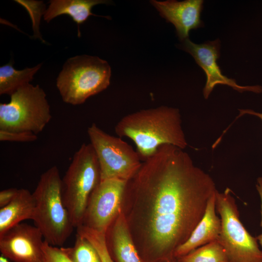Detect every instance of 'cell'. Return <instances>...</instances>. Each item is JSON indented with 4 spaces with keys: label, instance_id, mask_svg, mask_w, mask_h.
Here are the masks:
<instances>
[{
    "label": "cell",
    "instance_id": "cell-1",
    "mask_svg": "<svg viewBox=\"0 0 262 262\" xmlns=\"http://www.w3.org/2000/svg\"><path fill=\"white\" fill-rule=\"evenodd\" d=\"M216 190L212 177L176 146L163 145L143 161L123 197L131 201L125 217L143 262L175 259Z\"/></svg>",
    "mask_w": 262,
    "mask_h": 262
},
{
    "label": "cell",
    "instance_id": "cell-2",
    "mask_svg": "<svg viewBox=\"0 0 262 262\" xmlns=\"http://www.w3.org/2000/svg\"><path fill=\"white\" fill-rule=\"evenodd\" d=\"M115 131L135 144L143 161L152 156L161 146L171 145L184 149L188 145L178 109L166 106L144 109L123 116Z\"/></svg>",
    "mask_w": 262,
    "mask_h": 262
},
{
    "label": "cell",
    "instance_id": "cell-3",
    "mask_svg": "<svg viewBox=\"0 0 262 262\" xmlns=\"http://www.w3.org/2000/svg\"><path fill=\"white\" fill-rule=\"evenodd\" d=\"M33 195L35 203V226L49 245L62 246L74 227L64 203L62 179L56 166L41 175Z\"/></svg>",
    "mask_w": 262,
    "mask_h": 262
},
{
    "label": "cell",
    "instance_id": "cell-4",
    "mask_svg": "<svg viewBox=\"0 0 262 262\" xmlns=\"http://www.w3.org/2000/svg\"><path fill=\"white\" fill-rule=\"evenodd\" d=\"M111 76V67L106 61L97 56L78 55L65 62L56 86L64 102L79 105L106 89Z\"/></svg>",
    "mask_w": 262,
    "mask_h": 262
},
{
    "label": "cell",
    "instance_id": "cell-5",
    "mask_svg": "<svg viewBox=\"0 0 262 262\" xmlns=\"http://www.w3.org/2000/svg\"><path fill=\"white\" fill-rule=\"evenodd\" d=\"M98 158L92 145L83 144L62 179V196L74 227L82 225L90 197L100 182Z\"/></svg>",
    "mask_w": 262,
    "mask_h": 262
},
{
    "label": "cell",
    "instance_id": "cell-6",
    "mask_svg": "<svg viewBox=\"0 0 262 262\" xmlns=\"http://www.w3.org/2000/svg\"><path fill=\"white\" fill-rule=\"evenodd\" d=\"M51 118L50 106L38 85L26 84L10 96V101L0 104V130L41 132Z\"/></svg>",
    "mask_w": 262,
    "mask_h": 262
},
{
    "label": "cell",
    "instance_id": "cell-7",
    "mask_svg": "<svg viewBox=\"0 0 262 262\" xmlns=\"http://www.w3.org/2000/svg\"><path fill=\"white\" fill-rule=\"evenodd\" d=\"M231 193L229 188L223 192H215L216 210L221 223L217 240L225 250L228 262H262V250L257 239L242 223Z\"/></svg>",
    "mask_w": 262,
    "mask_h": 262
},
{
    "label": "cell",
    "instance_id": "cell-8",
    "mask_svg": "<svg viewBox=\"0 0 262 262\" xmlns=\"http://www.w3.org/2000/svg\"><path fill=\"white\" fill-rule=\"evenodd\" d=\"M87 133L98 158L101 180L128 181L138 172L142 163L131 145L119 137L107 133L95 123L88 128Z\"/></svg>",
    "mask_w": 262,
    "mask_h": 262
},
{
    "label": "cell",
    "instance_id": "cell-9",
    "mask_svg": "<svg viewBox=\"0 0 262 262\" xmlns=\"http://www.w3.org/2000/svg\"><path fill=\"white\" fill-rule=\"evenodd\" d=\"M127 181L116 179L100 180L90 197L82 225L106 233L121 212Z\"/></svg>",
    "mask_w": 262,
    "mask_h": 262
},
{
    "label": "cell",
    "instance_id": "cell-10",
    "mask_svg": "<svg viewBox=\"0 0 262 262\" xmlns=\"http://www.w3.org/2000/svg\"><path fill=\"white\" fill-rule=\"evenodd\" d=\"M220 47L219 40L208 41L200 44L193 43L189 38L182 41V49L193 57L206 74L207 80L203 91L204 98L207 99L214 87L218 84L227 85L240 92H262V87L260 85H240L234 80L229 78L222 74L217 63V60L220 55Z\"/></svg>",
    "mask_w": 262,
    "mask_h": 262
},
{
    "label": "cell",
    "instance_id": "cell-11",
    "mask_svg": "<svg viewBox=\"0 0 262 262\" xmlns=\"http://www.w3.org/2000/svg\"><path fill=\"white\" fill-rule=\"evenodd\" d=\"M44 240L35 226L20 223L0 235V251L13 262H45Z\"/></svg>",
    "mask_w": 262,
    "mask_h": 262
},
{
    "label": "cell",
    "instance_id": "cell-12",
    "mask_svg": "<svg viewBox=\"0 0 262 262\" xmlns=\"http://www.w3.org/2000/svg\"><path fill=\"white\" fill-rule=\"evenodd\" d=\"M150 2L162 17L174 25L178 36L182 42L189 38L191 30L203 25L200 19L203 4L202 0L181 1L152 0Z\"/></svg>",
    "mask_w": 262,
    "mask_h": 262
},
{
    "label": "cell",
    "instance_id": "cell-13",
    "mask_svg": "<svg viewBox=\"0 0 262 262\" xmlns=\"http://www.w3.org/2000/svg\"><path fill=\"white\" fill-rule=\"evenodd\" d=\"M215 192L208 202L202 218L196 225L189 238L175 250L174 256L176 259L182 257L197 248L218 240L221 232V223L220 218L216 213Z\"/></svg>",
    "mask_w": 262,
    "mask_h": 262
},
{
    "label": "cell",
    "instance_id": "cell-14",
    "mask_svg": "<svg viewBox=\"0 0 262 262\" xmlns=\"http://www.w3.org/2000/svg\"><path fill=\"white\" fill-rule=\"evenodd\" d=\"M35 203L28 190L19 189L14 199L0 209V235L27 219L33 220Z\"/></svg>",
    "mask_w": 262,
    "mask_h": 262
},
{
    "label": "cell",
    "instance_id": "cell-15",
    "mask_svg": "<svg viewBox=\"0 0 262 262\" xmlns=\"http://www.w3.org/2000/svg\"><path fill=\"white\" fill-rule=\"evenodd\" d=\"M44 13V19L47 22L62 15L69 16L76 23L78 36H81L80 25L85 22L90 16H98L92 13V8L99 4H108L106 0H51Z\"/></svg>",
    "mask_w": 262,
    "mask_h": 262
},
{
    "label": "cell",
    "instance_id": "cell-16",
    "mask_svg": "<svg viewBox=\"0 0 262 262\" xmlns=\"http://www.w3.org/2000/svg\"><path fill=\"white\" fill-rule=\"evenodd\" d=\"M112 249L116 262H143L130 233L123 212L115 219L112 231Z\"/></svg>",
    "mask_w": 262,
    "mask_h": 262
},
{
    "label": "cell",
    "instance_id": "cell-17",
    "mask_svg": "<svg viewBox=\"0 0 262 262\" xmlns=\"http://www.w3.org/2000/svg\"><path fill=\"white\" fill-rule=\"evenodd\" d=\"M42 64L31 68L16 70L9 63L0 67V94L11 96L18 89L30 83L34 74L41 68Z\"/></svg>",
    "mask_w": 262,
    "mask_h": 262
},
{
    "label": "cell",
    "instance_id": "cell-18",
    "mask_svg": "<svg viewBox=\"0 0 262 262\" xmlns=\"http://www.w3.org/2000/svg\"><path fill=\"white\" fill-rule=\"evenodd\" d=\"M177 259L178 262H228L225 250L218 240L197 248Z\"/></svg>",
    "mask_w": 262,
    "mask_h": 262
},
{
    "label": "cell",
    "instance_id": "cell-19",
    "mask_svg": "<svg viewBox=\"0 0 262 262\" xmlns=\"http://www.w3.org/2000/svg\"><path fill=\"white\" fill-rule=\"evenodd\" d=\"M62 248L74 262H101L94 247L86 239L78 234L73 247Z\"/></svg>",
    "mask_w": 262,
    "mask_h": 262
},
{
    "label": "cell",
    "instance_id": "cell-20",
    "mask_svg": "<svg viewBox=\"0 0 262 262\" xmlns=\"http://www.w3.org/2000/svg\"><path fill=\"white\" fill-rule=\"evenodd\" d=\"M77 229V234L86 239L96 249L101 262H115L108 249L106 233L98 231L83 225Z\"/></svg>",
    "mask_w": 262,
    "mask_h": 262
},
{
    "label": "cell",
    "instance_id": "cell-21",
    "mask_svg": "<svg viewBox=\"0 0 262 262\" xmlns=\"http://www.w3.org/2000/svg\"><path fill=\"white\" fill-rule=\"evenodd\" d=\"M43 249L45 262H74L64 251L62 247L49 245L44 240Z\"/></svg>",
    "mask_w": 262,
    "mask_h": 262
},
{
    "label": "cell",
    "instance_id": "cell-22",
    "mask_svg": "<svg viewBox=\"0 0 262 262\" xmlns=\"http://www.w3.org/2000/svg\"><path fill=\"white\" fill-rule=\"evenodd\" d=\"M36 134L31 132L12 131L0 130V140L16 142H31L37 140Z\"/></svg>",
    "mask_w": 262,
    "mask_h": 262
},
{
    "label": "cell",
    "instance_id": "cell-23",
    "mask_svg": "<svg viewBox=\"0 0 262 262\" xmlns=\"http://www.w3.org/2000/svg\"><path fill=\"white\" fill-rule=\"evenodd\" d=\"M18 189L10 188L3 190L0 192V207L8 205L16 196Z\"/></svg>",
    "mask_w": 262,
    "mask_h": 262
},
{
    "label": "cell",
    "instance_id": "cell-24",
    "mask_svg": "<svg viewBox=\"0 0 262 262\" xmlns=\"http://www.w3.org/2000/svg\"><path fill=\"white\" fill-rule=\"evenodd\" d=\"M256 187L261 199V226L262 228V177H259L258 178L257 183L256 185ZM256 238L258 243L260 244L261 246L262 247V232L261 234H260L256 237Z\"/></svg>",
    "mask_w": 262,
    "mask_h": 262
},
{
    "label": "cell",
    "instance_id": "cell-25",
    "mask_svg": "<svg viewBox=\"0 0 262 262\" xmlns=\"http://www.w3.org/2000/svg\"><path fill=\"white\" fill-rule=\"evenodd\" d=\"M246 114L256 116L262 120V113H257L250 109H239V114L236 118L238 119L242 115Z\"/></svg>",
    "mask_w": 262,
    "mask_h": 262
},
{
    "label": "cell",
    "instance_id": "cell-26",
    "mask_svg": "<svg viewBox=\"0 0 262 262\" xmlns=\"http://www.w3.org/2000/svg\"><path fill=\"white\" fill-rule=\"evenodd\" d=\"M0 262H13L9 261V260H8L4 257L1 255V256L0 257Z\"/></svg>",
    "mask_w": 262,
    "mask_h": 262
},
{
    "label": "cell",
    "instance_id": "cell-27",
    "mask_svg": "<svg viewBox=\"0 0 262 262\" xmlns=\"http://www.w3.org/2000/svg\"><path fill=\"white\" fill-rule=\"evenodd\" d=\"M178 262V261H177V259L175 258V259H171V260H169L164 261H162V262Z\"/></svg>",
    "mask_w": 262,
    "mask_h": 262
}]
</instances>
